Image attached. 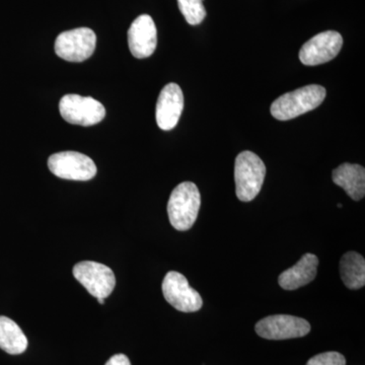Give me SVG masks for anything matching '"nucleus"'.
<instances>
[{"instance_id": "f8f14e48", "label": "nucleus", "mask_w": 365, "mask_h": 365, "mask_svg": "<svg viewBox=\"0 0 365 365\" xmlns=\"http://www.w3.org/2000/svg\"><path fill=\"white\" fill-rule=\"evenodd\" d=\"M184 109V95L177 83H170L160 91L155 110L157 123L162 130L174 129Z\"/></svg>"}, {"instance_id": "4468645a", "label": "nucleus", "mask_w": 365, "mask_h": 365, "mask_svg": "<svg viewBox=\"0 0 365 365\" xmlns=\"http://www.w3.org/2000/svg\"><path fill=\"white\" fill-rule=\"evenodd\" d=\"M333 182L344 189L350 198L361 200L365 195V170L362 165L345 163L333 170Z\"/></svg>"}, {"instance_id": "f3484780", "label": "nucleus", "mask_w": 365, "mask_h": 365, "mask_svg": "<svg viewBox=\"0 0 365 365\" xmlns=\"http://www.w3.org/2000/svg\"><path fill=\"white\" fill-rule=\"evenodd\" d=\"M180 11L187 23L192 26L202 23L206 16L202 0H178Z\"/></svg>"}, {"instance_id": "0eeeda50", "label": "nucleus", "mask_w": 365, "mask_h": 365, "mask_svg": "<svg viewBox=\"0 0 365 365\" xmlns=\"http://www.w3.org/2000/svg\"><path fill=\"white\" fill-rule=\"evenodd\" d=\"M62 118L68 123L81 126H93L100 123L106 116L104 106L91 97L66 95L59 103Z\"/></svg>"}, {"instance_id": "ddd939ff", "label": "nucleus", "mask_w": 365, "mask_h": 365, "mask_svg": "<svg viewBox=\"0 0 365 365\" xmlns=\"http://www.w3.org/2000/svg\"><path fill=\"white\" fill-rule=\"evenodd\" d=\"M318 266L319 259L316 255H304L294 267L280 274L278 282L285 290H295L306 287L316 278Z\"/></svg>"}, {"instance_id": "6e6552de", "label": "nucleus", "mask_w": 365, "mask_h": 365, "mask_svg": "<svg viewBox=\"0 0 365 365\" xmlns=\"http://www.w3.org/2000/svg\"><path fill=\"white\" fill-rule=\"evenodd\" d=\"M255 330L264 339L287 340L304 337L311 332V325L307 319L299 317L275 314L259 321Z\"/></svg>"}, {"instance_id": "6ab92c4d", "label": "nucleus", "mask_w": 365, "mask_h": 365, "mask_svg": "<svg viewBox=\"0 0 365 365\" xmlns=\"http://www.w3.org/2000/svg\"><path fill=\"white\" fill-rule=\"evenodd\" d=\"M106 365H131L130 360L124 354H116L108 360Z\"/></svg>"}, {"instance_id": "2eb2a0df", "label": "nucleus", "mask_w": 365, "mask_h": 365, "mask_svg": "<svg viewBox=\"0 0 365 365\" xmlns=\"http://www.w3.org/2000/svg\"><path fill=\"white\" fill-rule=\"evenodd\" d=\"M0 348L11 355L21 354L28 348V339L20 326L4 316H0Z\"/></svg>"}, {"instance_id": "39448f33", "label": "nucleus", "mask_w": 365, "mask_h": 365, "mask_svg": "<svg viewBox=\"0 0 365 365\" xmlns=\"http://www.w3.org/2000/svg\"><path fill=\"white\" fill-rule=\"evenodd\" d=\"M48 167L55 176L72 181H88L97 175L93 160L76 151L54 153L48 160Z\"/></svg>"}, {"instance_id": "20e7f679", "label": "nucleus", "mask_w": 365, "mask_h": 365, "mask_svg": "<svg viewBox=\"0 0 365 365\" xmlns=\"http://www.w3.org/2000/svg\"><path fill=\"white\" fill-rule=\"evenodd\" d=\"M73 276L88 294L97 299H107L116 287L112 269L98 262H79L73 267Z\"/></svg>"}, {"instance_id": "dca6fc26", "label": "nucleus", "mask_w": 365, "mask_h": 365, "mask_svg": "<svg viewBox=\"0 0 365 365\" xmlns=\"http://www.w3.org/2000/svg\"><path fill=\"white\" fill-rule=\"evenodd\" d=\"M343 283L349 289H360L365 284V260L356 252H348L340 261Z\"/></svg>"}, {"instance_id": "423d86ee", "label": "nucleus", "mask_w": 365, "mask_h": 365, "mask_svg": "<svg viewBox=\"0 0 365 365\" xmlns=\"http://www.w3.org/2000/svg\"><path fill=\"white\" fill-rule=\"evenodd\" d=\"M97 36L88 28H78L60 34L55 41V53L69 62H83L93 54Z\"/></svg>"}, {"instance_id": "9d476101", "label": "nucleus", "mask_w": 365, "mask_h": 365, "mask_svg": "<svg viewBox=\"0 0 365 365\" xmlns=\"http://www.w3.org/2000/svg\"><path fill=\"white\" fill-rule=\"evenodd\" d=\"M342 45L341 34L335 31L319 33L302 46L299 51L300 61L307 66L326 63L339 54Z\"/></svg>"}, {"instance_id": "9b49d317", "label": "nucleus", "mask_w": 365, "mask_h": 365, "mask_svg": "<svg viewBox=\"0 0 365 365\" xmlns=\"http://www.w3.org/2000/svg\"><path fill=\"white\" fill-rule=\"evenodd\" d=\"M128 45L135 58L151 56L157 49L158 31L155 21L148 14H141L128 30Z\"/></svg>"}, {"instance_id": "f03ea898", "label": "nucleus", "mask_w": 365, "mask_h": 365, "mask_svg": "<svg viewBox=\"0 0 365 365\" xmlns=\"http://www.w3.org/2000/svg\"><path fill=\"white\" fill-rule=\"evenodd\" d=\"M200 206V192L194 182H184L178 185L168 203L170 225L181 232L190 230L196 222Z\"/></svg>"}, {"instance_id": "f257e3e1", "label": "nucleus", "mask_w": 365, "mask_h": 365, "mask_svg": "<svg viewBox=\"0 0 365 365\" xmlns=\"http://www.w3.org/2000/svg\"><path fill=\"white\" fill-rule=\"evenodd\" d=\"M326 98V88L311 85L284 93L271 105L275 119L287 121L318 108Z\"/></svg>"}, {"instance_id": "aec40b11", "label": "nucleus", "mask_w": 365, "mask_h": 365, "mask_svg": "<svg viewBox=\"0 0 365 365\" xmlns=\"http://www.w3.org/2000/svg\"><path fill=\"white\" fill-rule=\"evenodd\" d=\"M98 304H105V299H98Z\"/></svg>"}, {"instance_id": "7ed1b4c3", "label": "nucleus", "mask_w": 365, "mask_h": 365, "mask_svg": "<svg viewBox=\"0 0 365 365\" xmlns=\"http://www.w3.org/2000/svg\"><path fill=\"white\" fill-rule=\"evenodd\" d=\"M266 167L263 160L252 151H242L235 158V181L237 197L242 202L254 200L260 193Z\"/></svg>"}, {"instance_id": "1a4fd4ad", "label": "nucleus", "mask_w": 365, "mask_h": 365, "mask_svg": "<svg viewBox=\"0 0 365 365\" xmlns=\"http://www.w3.org/2000/svg\"><path fill=\"white\" fill-rule=\"evenodd\" d=\"M162 288L165 300L178 311L194 313L202 307L201 295L190 287L187 278L177 271H170L165 276Z\"/></svg>"}, {"instance_id": "a211bd4d", "label": "nucleus", "mask_w": 365, "mask_h": 365, "mask_svg": "<svg viewBox=\"0 0 365 365\" xmlns=\"http://www.w3.org/2000/svg\"><path fill=\"white\" fill-rule=\"evenodd\" d=\"M307 365H346V359L339 352H325L312 357Z\"/></svg>"}]
</instances>
